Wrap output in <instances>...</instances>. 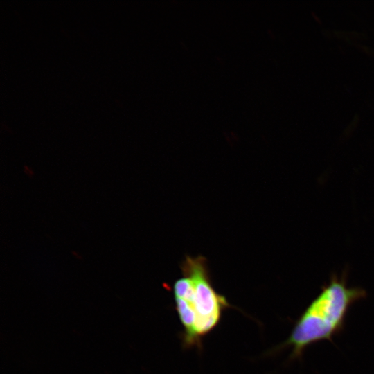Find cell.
I'll use <instances>...</instances> for the list:
<instances>
[{"label": "cell", "instance_id": "cell-1", "mask_svg": "<svg viewBox=\"0 0 374 374\" xmlns=\"http://www.w3.org/2000/svg\"><path fill=\"white\" fill-rule=\"evenodd\" d=\"M182 277L172 285L175 310L183 326L184 348H202V339L220 323L232 305L213 286L206 259L186 256L181 265Z\"/></svg>", "mask_w": 374, "mask_h": 374}, {"label": "cell", "instance_id": "cell-2", "mask_svg": "<svg viewBox=\"0 0 374 374\" xmlns=\"http://www.w3.org/2000/svg\"><path fill=\"white\" fill-rule=\"evenodd\" d=\"M366 291L347 285L346 276L333 275L295 321L288 338L275 351L292 348L290 359H300L310 346L332 341L343 331L350 307L364 299Z\"/></svg>", "mask_w": 374, "mask_h": 374}]
</instances>
